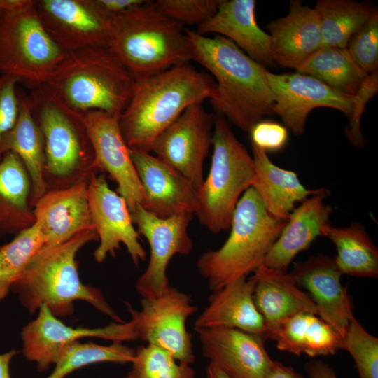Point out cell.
<instances>
[{"instance_id":"obj_19","label":"cell","mask_w":378,"mask_h":378,"mask_svg":"<svg viewBox=\"0 0 378 378\" xmlns=\"http://www.w3.org/2000/svg\"><path fill=\"white\" fill-rule=\"evenodd\" d=\"M195 331L204 356L232 378H264L273 363L261 336L224 327Z\"/></svg>"},{"instance_id":"obj_47","label":"cell","mask_w":378,"mask_h":378,"mask_svg":"<svg viewBox=\"0 0 378 378\" xmlns=\"http://www.w3.org/2000/svg\"><path fill=\"white\" fill-rule=\"evenodd\" d=\"M24 0H0V16L10 13L20 6Z\"/></svg>"},{"instance_id":"obj_15","label":"cell","mask_w":378,"mask_h":378,"mask_svg":"<svg viewBox=\"0 0 378 378\" xmlns=\"http://www.w3.org/2000/svg\"><path fill=\"white\" fill-rule=\"evenodd\" d=\"M88 198L94 227L99 244L93 256L102 262L116 251L122 244L133 263L138 266L146 260V252L139 242V234L132 222L125 199L108 186L106 174H94L88 183Z\"/></svg>"},{"instance_id":"obj_37","label":"cell","mask_w":378,"mask_h":378,"mask_svg":"<svg viewBox=\"0 0 378 378\" xmlns=\"http://www.w3.org/2000/svg\"><path fill=\"white\" fill-rule=\"evenodd\" d=\"M341 349L353 358L359 378H378V339L367 332L355 316L342 339Z\"/></svg>"},{"instance_id":"obj_21","label":"cell","mask_w":378,"mask_h":378,"mask_svg":"<svg viewBox=\"0 0 378 378\" xmlns=\"http://www.w3.org/2000/svg\"><path fill=\"white\" fill-rule=\"evenodd\" d=\"M88 183L48 190L34 204V224L43 246L61 244L85 230H95L88 198Z\"/></svg>"},{"instance_id":"obj_34","label":"cell","mask_w":378,"mask_h":378,"mask_svg":"<svg viewBox=\"0 0 378 378\" xmlns=\"http://www.w3.org/2000/svg\"><path fill=\"white\" fill-rule=\"evenodd\" d=\"M134 357L135 349L123 343L112 342L104 346L77 341L62 351L55 364V369L46 378H66L83 367L99 363H132Z\"/></svg>"},{"instance_id":"obj_7","label":"cell","mask_w":378,"mask_h":378,"mask_svg":"<svg viewBox=\"0 0 378 378\" xmlns=\"http://www.w3.org/2000/svg\"><path fill=\"white\" fill-rule=\"evenodd\" d=\"M44 141L43 178L47 191L89 182L99 174L92 145L80 114L68 108L43 86L28 94Z\"/></svg>"},{"instance_id":"obj_26","label":"cell","mask_w":378,"mask_h":378,"mask_svg":"<svg viewBox=\"0 0 378 378\" xmlns=\"http://www.w3.org/2000/svg\"><path fill=\"white\" fill-rule=\"evenodd\" d=\"M251 276L255 281L254 302L264 319L265 328L300 313L318 316L314 301L297 286L287 270L261 265Z\"/></svg>"},{"instance_id":"obj_23","label":"cell","mask_w":378,"mask_h":378,"mask_svg":"<svg viewBox=\"0 0 378 378\" xmlns=\"http://www.w3.org/2000/svg\"><path fill=\"white\" fill-rule=\"evenodd\" d=\"M255 1L220 0L215 15L195 30L200 35L223 36L262 66H276L271 52L270 36L255 20Z\"/></svg>"},{"instance_id":"obj_8","label":"cell","mask_w":378,"mask_h":378,"mask_svg":"<svg viewBox=\"0 0 378 378\" xmlns=\"http://www.w3.org/2000/svg\"><path fill=\"white\" fill-rule=\"evenodd\" d=\"M212 146L211 164L197 192L195 214L202 225L218 234L230 227L237 204L252 186L255 171L252 155L237 139L227 120L218 115Z\"/></svg>"},{"instance_id":"obj_39","label":"cell","mask_w":378,"mask_h":378,"mask_svg":"<svg viewBox=\"0 0 378 378\" xmlns=\"http://www.w3.org/2000/svg\"><path fill=\"white\" fill-rule=\"evenodd\" d=\"M159 8L181 25L203 24L217 12L220 0H157Z\"/></svg>"},{"instance_id":"obj_14","label":"cell","mask_w":378,"mask_h":378,"mask_svg":"<svg viewBox=\"0 0 378 378\" xmlns=\"http://www.w3.org/2000/svg\"><path fill=\"white\" fill-rule=\"evenodd\" d=\"M85 337L120 343L139 340L131 320L113 322L103 328H73L58 319L45 304L39 308L37 317L21 331L23 354L28 360L35 363L41 372L55 365L68 346Z\"/></svg>"},{"instance_id":"obj_28","label":"cell","mask_w":378,"mask_h":378,"mask_svg":"<svg viewBox=\"0 0 378 378\" xmlns=\"http://www.w3.org/2000/svg\"><path fill=\"white\" fill-rule=\"evenodd\" d=\"M264 337L290 354L310 357L335 354L341 349L342 336L316 314H295L265 328Z\"/></svg>"},{"instance_id":"obj_18","label":"cell","mask_w":378,"mask_h":378,"mask_svg":"<svg viewBox=\"0 0 378 378\" xmlns=\"http://www.w3.org/2000/svg\"><path fill=\"white\" fill-rule=\"evenodd\" d=\"M130 155L143 189L141 206L146 210L161 218L195 214L198 192L186 178L150 153L130 150Z\"/></svg>"},{"instance_id":"obj_6","label":"cell","mask_w":378,"mask_h":378,"mask_svg":"<svg viewBox=\"0 0 378 378\" xmlns=\"http://www.w3.org/2000/svg\"><path fill=\"white\" fill-rule=\"evenodd\" d=\"M286 222L271 216L255 188H248L237 204L227 239L197 260L209 289L218 290L261 266Z\"/></svg>"},{"instance_id":"obj_36","label":"cell","mask_w":378,"mask_h":378,"mask_svg":"<svg viewBox=\"0 0 378 378\" xmlns=\"http://www.w3.org/2000/svg\"><path fill=\"white\" fill-rule=\"evenodd\" d=\"M132 364L137 378H197L190 364L178 361L167 351L150 344L135 350Z\"/></svg>"},{"instance_id":"obj_46","label":"cell","mask_w":378,"mask_h":378,"mask_svg":"<svg viewBox=\"0 0 378 378\" xmlns=\"http://www.w3.org/2000/svg\"><path fill=\"white\" fill-rule=\"evenodd\" d=\"M18 353V351L12 350L0 354V378H12L10 374V364Z\"/></svg>"},{"instance_id":"obj_38","label":"cell","mask_w":378,"mask_h":378,"mask_svg":"<svg viewBox=\"0 0 378 378\" xmlns=\"http://www.w3.org/2000/svg\"><path fill=\"white\" fill-rule=\"evenodd\" d=\"M347 50L355 62L367 74L378 68V10L351 37Z\"/></svg>"},{"instance_id":"obj_32","label":"cell","mask_w":378,"mask_h":378,"mask_svg":"<svg viewBox=\"0 0 378 378\" xmlns=\"http://www.w3.org/2000/svg\"><path fill=\"white\" fill-rule=\"evenodd\" d=\"M337 92L354 96L368 75L355 62L347 48H321L296 70Z\"/></svg>"},{"instance_id":"obj_42","label":"cell","mask_w":378,"mask_h":378,"mask_svg":"<svg viewBox=\"0 0 378 378\" xmlns=\"http://www.w3.org/2000/svg\"><path fill=\"white\" fill-rule=\"evenodd\" d=\"M252 144L267 151H278L284 148L288 139L287 128L278 122L261 120L251 129Z\"/></svg>"},{"instance_id":"obj_27","label":"cell","mask_w":378,"mask_h":378,"mask_svg":"<svg viewBox=\"0 0 378 378\" xmlns=\"http://www.w3.org/2000/svg\"><path fill=\"white\" fill-rule=\"evenodd\" d=\"M252 154L255 176L251 187L260 195L267 211L276 219L287 221L296 203L325 189H307L296 173L276 166L267 152L253 144Z\"/></svg>"},{"instance_id":"obj_49","label":"cell","mask_w":378,"mask_h":378,"mask_svg":"<svg viewBox=\"0 0 378 378\" xmlns=\"http://www.w3.org/2000/svg\"><path fill=\"white\" fill-rule=\"evenodd\" d=\"M124 378H137V377L135 375V374L132 371H130L128 373V374Z\"/></svg>"},{"instance_id":"obj_29","label":"cell","mask_w":378,"mask_h":378,"mask_svg":"<svg viewBox=\"0 0 378 378\" xmlns=\"http://www.w3.org/2000/svg\"><path fill=\"white\" fill-rule=\"evenodd\" d=\"M20 111L13 127L0 143V156L7 152L15 153L23 162L30 178L31 205L47 192L43 178L46 162L44 141L31 111L28 94L18 88Z\"/></svg>"},{"instance_id":"obj_40","label":"cell","mask_w":378,"mask_h":378,"mask_svg":"<svg viewBox=\"0 0 378 378\" xmlns=\"http://www.w3.org/2000/svg\"><path fill=\"white\" fill-rule=\"evenodd\" d=\"M378 90V71L368 74L356 93L349 122L345 133L350 143L356 147H363L365 139L360 130V120L367 103Z\"/></svg>"},{"instance_id":"obj_2","label":"cell","mask_w":378,"mask_h":378,"mask_svg":"<svg viewBox=\"0 0 378 378\" xmlns=\"http://www.w3.org/2000/svg\"><path fill=\"white\" fill-rule=\"evenodd\" d=\"M215 89L213 78L190 62L136 80L129 103L119 116L129 148L150 153L164 130L189 106L211 99Z\"/></svg>"},{"instance_id":"obj_3","label":"cell","mask_w":378,"mask_h":378,"mask_svg":"<svg viewBox=\"0 0 378 378\" xmlns=\"http://www.w3.org/2000/svg\"><path fill=\"white\" fill-rule=\"evenodd\" d=\"M96 241V230H85L61 244L42 246L10 290L31 314L45 304L55 316H67L74 312V302L83 300L113 322L123 323L102 290L80 279L76 255L83 246Z\"/></svg>"},{"instance_id":"obj_45","label":"cell","mask_w":378,"mask_h":378,"mask_svg":"<svg viewBox=\"0 0 378 378\" xmlns=\"http://www.w3.org/2000/svg\"><path fill=\"white\" fill-rule=\"evenodd\" d=\"M264 378H305L296 372L293 368L284 365L281 363L274 360Z\"/></svg>"},{"instance_id":"obj_13","label":"cell","mask_w":378,"mask_h":378,"mask_svg":"<svg viewBox=\"0 0 378 378\" xmlns=\"http://www.w3.org/2000/svg\"><path fill=\"white\" fill-rule=\"evenodd\" d=\"M34 5L50 36L65 52L108 47L113 16L97 0H34Z\"/></svg>"},{"instance_id":"obj_4","label":"cell","mask_w":378,"mask_h":378,"mask_svg":"<svg viewBox=\"0 0 378 378\" xmlns=\"http://www.w3.org/2000/svg\"><path fill=\"white\" fill-rule=\"evenodd\" d=\"M135 80L108 47L67 52L43 86L76 113L100 111L119 115L132 97Z\"/></svg>"},{"instance_id":"obj_9","label":"cell","mask_w":378,"mask_h":378,"mask_svg":"<svg viewBox=\"0 0 378 378\" xmlns=\"http://www.w3.org/2000/svg\"><path fill=\"white\" fill-rule=\"evenodd\" d=\"M50 36L33 0L0 16V75L36 88L51 78L66 56Z\"/></svg>"},{"instance_id":"obj_1","label":"cell","mask_w":378,"mask_h":378,"mask_svg":"<svg viewBox=\"0 0 378 378\" xmlns=\"http://www.w3.org/2000/svg\"><path fill=\"white\" fill-rule=\"evenodd\" d=\"M185 34L190 62L203 66L215 82L209 102L216 115L248 133L263 117L274 115L265 66L223 36L200 35L188 29Z\"/></svg>"},{"instance_id":"obj_11","label":"cell","mask_w":378,"mask_h":378,"mask_svg":"<svg viewBox=\"0 0 378 378\" xmlns=\"http://www.w3.org/2000/svg\"><path fill=\"white\" fill-rule=\"evenodd\" d=\"M139 235L150 246V259L144 272L138 278L135 288L142 298L160 296L170 286L167 269L176 255H188L193 242L188 227L193 215L183 214L161 218L137 204L130 212Z\"/></svg>"},{"instance_id":"obj_16","label":"cell","mask_w":378,"mask_h":378,"mask_svg":"<svg viewBox=\"0 0 378 378\" xmlns=\"http://www.w3.org/2000/svg\"><path fill=\"white\" fill-rule=\"evenodd\" d=\"M94 153L99 173L108 174L117 183V192L131 212L144 202L143 189L119 125V115L100 111L79 113Z\"/></svg>"},{"instance_id":"obj_43","label":"cell","mask_w":378,"mask_h":378,"mask_svg":"<svg viewBox=\"0 0 378 378\" xmlns=\"http://www.w3.org/2000/svg\"><path fill=\"white\" fill-rule=\"evenodd\" d=\"M99 6L109 15L115 16L143 4V0H97Z\"/></svg>"},{"instance_id":"obj_41","label":"cell","mask_w":378,"mask_h":378,"mask_svg":"<svg viewBox=\"0 0 378 378\" xmlns=\"http://www.w3.org/2000/svg\"><path fill=\"white\" fill-rule=\"evenodd\" d=\"M18 83L15 78L0 75V143L4 135L13 127L18 117Z\"/></svg>"},{"instance_id":"obj_12","label":"cell","mask_w":378,"mask_h":378,"mask_svg":"<svg viewBox=\"0 0 378 378\" xmlns=\"http://www.w3.org/2000/svg\"><path fill=\"white\" fill-rule=\"evenodd\" d=\"M216 115L202 104L187 108L154 141L151 152L186 178L198 190L204 181L203 165L211 146Z\"/></svg>"},{"instance_id":"obj_10","label":"cell","mask_w":378,"mask_h":378,"mask_svg":"<svg viewBox=\"0 0 378 378\" xmlns=\"http://www.w3.org/2000/svg\"><path fill=\"white\" fill-rule=\"evenodd\" d=\"M127 307L139 340L167 351L178 361L194 363L192 335L186 321L197 308L190 295L170 286L160 296L142 298L139 311L127 303Z\"/></svg>"},{"instance_id":"obj_22","label":"cell","mask_w":378,"mask_h":378,"mask_svg":"<svg viewBox=\"0 0 378 378\" xmlns=\"http://www.w3.org/2000/svg\"><path fill=\"white\" fill-rule=\"evenodd\" d=\"M267 29L273 61L280 66L297 70L321 48L318 14L301 1H290L288 13L270 22Z\"/></svg>"},{"instance_id":"obj_33","label":"cell","mask_w":378,"mask_h":378,"mask_svg":"<svg viewBox=\"0 0 378 378\" xmlns=\"http://www.w3.org/2000/svg\"><path fill=\"white\" fill-rule=\"evenodd\" d=\"M314 8L320 20L321 48H342L377 9L369 1L349 0H318Z\"/></svg>"},{"instance_id":"obj_48","label":"cell","mask_w":378,"mask_h":378,"mask_svg":"<svg viewBox=\"0 0 378 378\" xmlns=\"http://www.w3.org/2000/svg\"><path fill=\"white\" fill-rule=\"evenodd\" d=\"M206 378H232L215 365L209 363L206 370Z\"/></svg>"},{"instance_id":"obj_20","label":"cell","mask_w":378,"mask_h":378,"mask_svg":"<svg viewBox=\"0 0 378 378\" xmlns=\"http://www.w3.org/2000/svg\"><path fill=\"white\" fill-rule=\"evenodd\" d=\"M289 274L299 288L309 292L318 316L343 337L354 315L335 257H311L295 264Z\"/></svg>"},{"instance_id":"obj_44","label":"cell","mask_w":378,"mask_h":378,"mask_svg":"<svg viewBox=\"0 0 378 378\" xmlns=\"http://www.w3.org/2000/svg\"><path fill=\"white\" fill-rule=\"evenodd\" d=\"M305 370L310 378H337L334 370L321 360L307 363Z\"/></svg>"},{"instance_id":"obj_30","label":"cell","mask_w":378,"mask_h":378,"mask_svg":"<svg viewBox=\"0 0 378 378\" xmlns=\"http://www.w3.org/2000/svg\"><path fill=\"white\" fill-rule=\"evenodd\" d=\"M31 185L29 174L13 152L0 160V237L16 235L35 222L30 203Z\"/></svg>"},{"instance_id":"obj_25","label":"cell","mask_w":378,"mask_h":378,"mask_svg":"<svg viewBox=\"0 0 378 378\" xmlns=\"http://www.w3.org/2000/svg\"><path fill=\"white\" fill-rule=\"evenodd\" d=\"M329 194L326 188L309 197L295 208L274 243L262 265L287 270L294 258L321 236L322 229L330 223L331 206L325 203Z\"/></svg>"},{"instance_id":"obj_5","label":"cell","mask_w":378,"mask_h":378,"mask_svg":"<svg viewBox=\"0 0 378 378\" xmlns=\"http://www.w3.org/2000/svg\"><path fill=\"white\" fill-rule=\"evenodd\" d=\"M108 48L134 80L190 62L184 27L155 1H146L113 16Z\"/></svg>"},{"instance_id":"obj_17","label":"cell","mask_w":378,"mask_h":378,"mask_svg":"<svg viewBox=\"0 0 378 378\" xmlns=\"http://www.w3.org/2000/svg\"><path fill=\"white\" fill-rule=\"evenodd\" d=\"M272 93L273 113L295 135L304 133L307 118L317 107L339 110L349 118L354 96L337 92L318 80L299 72L276 74L267 71Z\"/></svg>"},{"instance_id":"obj_24","label":"cell","mask_w":378,"mask_h":378,"mask_svg":"<svg viewBox=\"0 0 378 378\" xmlns=\"http://www.w3.org/2000/svg\"><path fill=\"white\" fill-rule=\"evenodd\" d=\"M246 277L239 278L212 292L208 305L194 323L195 330L230 328L265 339L264 319L253 299L255 281L252 276Z\"/></svg>"},{"instance_id":"obj_35","label":"cell","mask_w":378,"mask_h":378,"mask_svg":"<svg viewBox=\"0 0 378 378\" xmlns=\"http://www.w3.org/2000/svg\"><path fill=\"white\" fill-rule=\"evenodd\" d=\"M43 245L42 234L34 223L10 242L0 246V301L6 298L13 284Z\"/></svg>"},{"instance_id":"obj_31","label":"cell","mask_w":378,"mask_h":378,"mask_svg":"<svg viewBox=\"0 0 378 378\" xmlns=\"http://www.w3.org/2000/svg\"><path fill=\"white\" fill-rule=\"evenodd\" d=\"M321 236L330 239L336 246V263L341 273L357 277L377 278L378 249L365 227L354 222L345 227L328 223Z\"/></svg>"}]
</instances>
